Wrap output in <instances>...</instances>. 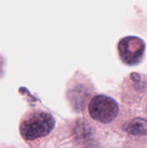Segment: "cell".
Here are the masks:
<instances>
[{"instance_id": "obj_1", "label": "cell", "mask_w": 147, "mask_h": 148, "mask_svg": "<svg viewBox=\"0 0 147 148\" xmlns=\"http://www.w3.org/2000/svg\"><path fill=\"white\" fill-rule=\"evenodd\" d=\"M55 127V119L50 113L40 109L27 112L20 124V133L25 141H35L48 135Z\"/></svg>"}, {"instance_id": "obj_2", "label": "cell", "mask_w": 147, "mask_h": 148, "mask_svg": "<svg viewBox=\"0 0 147 148\" xmlns=\"http://www.w3.org/2000/svg\"><path fill=\"white\" fill-rule=\"evenodd\" d=\"M119 111L118 103L105 95L94 96L88 105V112L92 119L101 124H109L117 117Z\"/></svg>"}, {"instance_id": "obj_3", "label": "cell", "mask_w": 147, "mask_h": 148, "mask_svg": "<svg viewBox=\"0 0 147 148\" xmlns=\"http://www.w3.org/2000/svg\"><path fill=\"white\" fill-rule=\"evenodd\" d=\"M144 40L135 36H127L121 39L118 49L121 61L128 66L138 64L141 62L145 52Z\"/></svg>"}, {"instance_id": "obj_4", "label": "cell", "mask_w": 147, "mask_h": 148, "mask_svg": "<svg viewBox=\"0 0 147 148\" xmlns=\"http://www.w3.org/2000/svg\"><path fill=\"white\" fill-rule=\"evenodd\" d=\"M125 131L131 135H147V120L142 118L134 119L126 126Z\"/></svg>"}, {"instance_id": "obj_5", "label": "cell", "mask_w": 147, "mask_h": 148, "mask_svg": "<svg viewBox=\"0 0 147 148\" xmlns=\"http://www.w3.org/2000/svg\"><path fill=\"white\" fill-rule=\"evenodd\" d=\"M146 111H147V108H146Z\"/></svg>"}]
</instances>
